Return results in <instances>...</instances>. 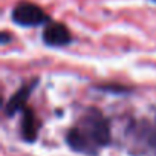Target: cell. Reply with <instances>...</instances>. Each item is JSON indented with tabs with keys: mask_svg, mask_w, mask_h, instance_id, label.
<instances>
[{
	"mask_svg": "<svg viewBox=\"0 0 156 156\" xmlns=\"http://www.w3.org/2000/svg\"><path fill=\"white\" fill-rule=\"evenodd\" d=\"M67 145L78 153L97 156L98 151L110 142V126L101 110L89 107L78 122L67 130Z\"/></svg>",
	"mask_w": 156,
	"mask_h": 156,
	"instance_id": "1",
	"label": "cell"
},
{
	"mask_svg": "<svg viewBox=\"0 0 156 156\" xmlns=\"http://www.w3.org/2000/svg\"><path fill=\"white\" fill-rule=\"evenodd\" d=\"M11 20L25 28H34L40 25L51 23V17L44 12V9L32 2H19L11 11Z\"/></svg>",
	"mask_w": 156,
	"mask_h": 156,
	"instance_id": "2",
	"label": "cell"
},
{
	"mask_svg": "<svg viewBox=\"0 0 156 156\" xmlns=\"http://www.w3.org/2000/svg\"><path fill=\"white\" fill-rule=\"evenodd\" d=\"M43 43L49 48H64L72 43V35L67 26L61 22H51L44 26L41 34Z\"/></svg>",
	"mask_w": 156,
	"mask_h": 156,
	"instance_id": "3",
	"label": "cell"
},
{
	"mask_svg": "<svg viewBox=\"0 0 156 156\" xmlns=\"http://www.w3.org/2000/svg\"><path fill=\"white\" fill-rule=\"evenodd\" d=\"M37 83H38V80H32L31 83L23 84V86L9 98V101H8L6 106H5V113H6L8 116H12V115H16V113H19V112H23V110L26 109V103H28V100H29L32 90L35 89Z\"/></svg>",
	"mask_w": 156,
	"mask_h": 156,
	"instance_id": "4",
	"label": "cell"
},
{
	"mask_svg": "<svg viewBox=\"0 0 156 156\" xmlns=\"http://www.w3.org/2000/svg\"><path fill=\"white\" fill-rule=\"evenodd\" d=\"M22 136L26 142H35V139L38 138V127H37V119L35 115L31 109H25L23 110V116H22Z\"/></svg>",
	"mask_w": 156,
	"mask_h": 156,
	"instance_id": "5",
	"label": "cell"
},
{
	"mask_svg": "<svg viewBox=\"0 0 156 156\" xmlns=\"http://www.w3.org/2000/svg\"><path fill=\"white\" fill-rule=\"evenodd\" d=\"M100 90L104 92H112V94H129L132 92V87L122 86V84H104V86H97Z\"/></svg>",
	"mask_w": 156,
	"mask_h": 156,
	"instance_id": "6",
	"label": "cell"
},
{
	"mask_svg": "<svg viewBox=\"0 0 156 156\" xmlns=\"http://www.w3.org/2000/svg\"><path fill=\"white\" fill-rule=\"evenodd\" d=\"M11 40H12L11 34H9L8 31H3V32H2V35H0V43H2V44H8Z\"/></svg>",
	"mask_w": 156,
	"mask_h": 156,
	"instance_id": "7",
	"label": "cell"
},
{
	"mask_svg": "<svg viewBox=\"0 0 156 156\" xmlns=\"http://www.w3.org/2000/svg\"><path fill=\"white\" fill-rule=\"evenodd\" d=\"M153 2H156V0H153Z\"/></svg>",
	"mask_w": 156,
	"mask_h": 156,
	"instance_id": "8",
	"label": "cell"
}]
</instances>
